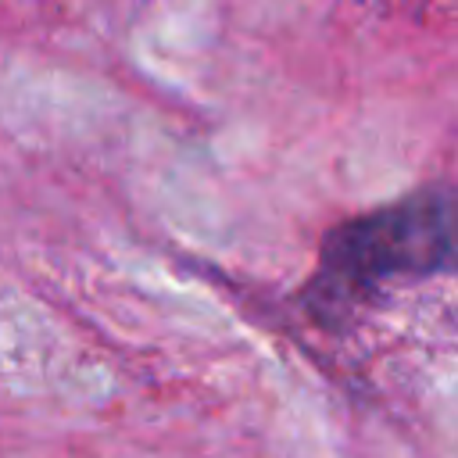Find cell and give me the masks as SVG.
<instances>
[{"instance_id": "cell-1", "label": "cell", "mask_w": 458, "mask_h": 458, "mask_svg": "<svg viewBox=\"0 0 458 458\" xmlns=\"http://www.w3.org/2000/svg\"><path fill=\"white\" fill-rule=\"evenodd\" d=\"M440 272H458V193L422 186L333 225L318 247L304 304L315 318L340 322L386 283Z\"/></svg>"}]
</instances>
